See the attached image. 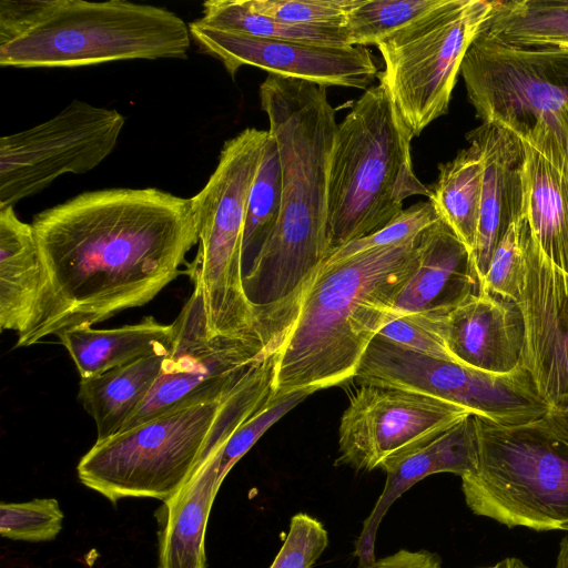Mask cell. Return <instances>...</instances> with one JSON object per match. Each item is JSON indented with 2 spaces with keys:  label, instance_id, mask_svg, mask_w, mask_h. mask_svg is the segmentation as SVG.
Instances as JSON below:
<instances>
[{
  "label": "cell",
  "instance_id": "obj_1",
  "mask_svg": "<svg viewBox=\"0 0 568 568\" xmlns=\"http://www.w3.org/2000/svg\"><path fill=\"white\" fill-rule=\"evenodd\" d=\"M41 282L16 347L152 301L199 244L192 200L155 189L81 193L31 223Z\"/></svg>",
  "mask_w": 568,
  "mask_h": 568
},
{
  "label": "cell",
  "instance_id": "obj_2",
  "mask_svg": "<svg viewBox=\"0 0 568 568\" xmlns=\"http://www.w3.org/2000/svg\"><path fill=\"white\" fill-rule=\"evenodd\" d=\"M326 88L276 74L260 85L282 178L278 221L243 276L261 325L275 307L294 301L329 254L328 169L338 123Z\"/></svg>",
  "mask_w": 568,
  "mask_h": 568
},
{
  "label": "cell",
  "instance_id": "obj_3",
  "mask_svg": "<svg viewBox=\"0 0 568 568\" xmlns=\"http://www.w3.org/2000/svg\"><path fill=\"white\" fill-rule=\"evenodd\" d=\"M419 235L314 272L291 306L292 321L277 351L275 397L317 392L355 377L418 264Z\"/></svg>",
  "mask_w": 568,
  "mask_h": 568
},
{
  "label": "cell",
  "instance_id": "obj_4",
  "mask_svg": "<svg viewBox=\"0 0 568 568\" xmlns=\"http://www.w3.org/2000/svg\"><path fill=\"white\" fill-rule=\"evenodd\" d=\"M278 347L222 398L95 442L77 466L81 484L113 505L124 498H171L207 456L273 399Z\"/></svg>",
  "mask_w": 568,
  "mask_h": 568
},
{
  "label": "cell",
  "instance_id": "obj_5",
  "mask_svg": "<svg viewBox=\"0 0 568 568\" xmlns=\"http://www.w3.org/2000/svg\"><path fill=\"white\" fill-rule=\"evenodd\" d=\"M189 24L169 9L126 0H1L0 65L74 68L185 59Z\"/></svg>",
  "mask_w": 568,
  "mask_h": 568
},
{
  "label": "cell",
  "instance_id": "obj_6",
  "mask_svg": "<svg viewBox=\"0 0 568 568\" xmlns=\"http://www.w3.org/2000/svg\"><path fill=\"white\" fill-rule=\"evenodd\" d=\"M413 138L382 81L337 124L327 185L329 253L386 226L406 199L428 197L413 170Z\"/></svg>",
  "mask_w": 568,
  "mask_h": 568
},
{
  "label": "cell",
  "instance_id": "obj_7",
  "mask_svg": "<svg viewBox=\"0 0 568 568\" xmlns=\"http://www.w3.org/2000/svg\"><path fill=\"white\" fill-rule=\"evenodd\" d=\"M267 138L268 131L248 128L227 140L209 181L191 197L199 250L184 273L201 286L209 336L268 337L242 273L247 201Z\"/></svg>",
  "mask_w": 568,
  "mask_h": 568
},
{
  "label": "cell",
  "instance_id": "obj_8",
  "mask_svg": "<svg viewBox=\"0 0 568 568\" xmlns=\"http://www.w3.org/2000/svg\"><path fill=\"white\" fill-rule=\"evenodd\" d=\"M474 418L479 463L462 477L470 510L507 527L562 529L568 524V445L542 418L521 425Z\"/></svg>",
  "mask_w": 568,
  "mask_h": 568
},
{
  "label": "cell",
  "instance_id": "obj_9",
  "mask_svg": "<svg viewBox=\"0 0 568 568\" xmlns=\"http://www.w3.org/2000/svg\"><path fill=\"white\" fill-rule=\"evenodd\" d=\"M493 7L443 0L377 44L385 64L379 81L413 136L448 112L465 54Z\"/></svg>",
  "mask_w": 568,
  "mask_h": 568
},
{
  "label": "cell",
  "instance_id": "obj_10",
  "mask_svg": "<svg viewBox=\"0 0 568 568\" xmlns=\"http://www.w3.org/2000/svg\"><path fill=\"white\" fill-rule=\"evenodd\" d=\"M354 378L443 399L499 425L528 424L550 410L525 367L493 374L417 353L378 335L367 346Z\"/></svg>",
  "mask_w": 568,
  "mask_h": 568
},
{
  "label": "cell",
  "instance_id": "obj_11",
  "mask_svg": "<svg viewBox=\"0 0 568 568\" xmlns=\"http://www.w3.org/2000/svg\"><path fill=\"white\" fill-rule=\"evenodd\" d=\"M192 283L193 292L172 323V347L162 371L121 432L162 415L222 398L285 335L286 327L272 338L261 335L209 336L202 290L197 282Z\"/></svg>",
  "mask_w": 568,
  "mask_h": 568
},
{
  "label": "cell",
  "instance_id": "obj_12",
  "mask_svg": "<svg viewBox=\"0 0 568 568\" xmlns=\"http://www.w3.org/2000/svg\"><path fill=\"white\" fill-rule=\"evenodd\" d=\"M124 116L73 100L57 115L0 139V209L48 187L57 178L98 166L115 148Z\"/></svg>",
  "mask_w": 568,
  "mask_h": 568
},
{
  "label": "cell",
  "instance_id": "obj_13",
  "mask_svg": "<svg viewBox=\"0 0 568 568\" xmlns=\"http://www.w3.org/2000/svg\"><path fill=\"white\" fill-rule=\"evenodd\" d=\"M460 74L483 123L518 133L538 118L568 115V49L518 48L476 38Z\"/></svg>",
  "mask_w": 568,
  "mask_h": 568
},
{
  "label": "cell",
  "instance_id": "obj_14",
  "mask_svg": "<svg viewBox=\"0 0 568 568\" xmlns=\"http://www.w3.org/2000/svg\"><path fill=\"white\" fill-rule=\"evenodd\" d=\"M469 415L468 409L443 399L361 384L341 418L335 465L371 471L387 458L428 442Z\"/></svg>",
  "mask_w": 568,
  "mask_h": 568
},
{
  "label": "cell",
  "instance_id": "obj_15",
  "mask_svg": "<svg viewBox=\"0 0 568 568\" xmlns=\"http://www.w3.org/2000/svg\"><path fill=\"white\" fill-rule=\"evenodd\" d=\"M189 29L201 51L217 59L232 78L242 67L252 65L268 74L365 91L379 73L366 47H322L256 38L211 28L199 19Z\"/></svg>",
  "mask_w": 568,
  "mask_h": 568
},
{
  "label": "cell",
  "instance_id": "obj_16",
  "mask_svg": "<svg viewBox=\"0 0 568 568\" xmlns=\"http://www.w3.org/2000/svg\"><path fill=\"white\" fill-rule=\"evenodd\" d=\"M516 303L525 322L524 367L551 410H568V274L544 256L532 233Z\"/></svg>",
  "mask_w": 568,
  "mask_h": 568
},
{
  "label": "cell",
  "instance_id": "obj_17",
  "mask_svg": "<svg viewBox=\"0 0 568 568\" xmlns=\"http://www.w3.org/2000/svg\"><path fill=\"white\" fill-rule=\"evenodd\" d=\"M525 154L526 219L544 256L568 274V115L538 118L518 133Z\"/></svg>",
  "mask_w": 568,
  "mask_h": 568
},
{
  "label": "cell",
  "instance_id": "obj_18",
  "mask_svg": "<svg viewBox=\"0 0 568 568\" xmlns=\"http://www.w3.org/2000/svg\"><path fill=\"white\" fill-rule=\"evenodd\" d=\"M438 328L456 363L493 374L524 367L525 322L511 300L481 292L439 317Z\"/></svg>",
  "mask_w": 568,
  "mask_h": 568
},
{
  "label": "cell",
  "instance_id": "obj_19",
  "mask_svg": "<svg viewBox=\"0 0 568 568\" xmlns=\"http://www.w3.org/2000/svg\"><path fill=\"white\" fill-rule=\"evenodd\" d=\"M478 463L479 444L473 415L428 442L384 460L378 467L386 474L384 489L355 541L354 556L359 568H367L376 560L378 527L402 494L434 474L453 473L460 477L471 474L476 471Z\"/></svg>",
  "mask_w": 568,
  "mask_h": 568
},
{
  "label": "cell",
  "instance_id": "obj_20",
  "mask_svg": "<svg viewBox=\"0 0 568 568\" xmlns=\"http://www.w3.org/2000/svg\"><path fill=\"white\" fill-rule=\"evenodd\" d=\"M483 155V193L473 253L483 282L493 253L508 229L526 216L525 154L517 135L494 124L481 123L466 134Z\"/></svg>",
  "mask_w": 568,
  "mask_h": 568
},
{
  "label": "cell",
  "instance_id": "obj_21",
  "mask_svg": "<svg viewBox=\"0 0 568 568\" xmlns=\"http://www.w3.org/2000/svg\"><path fill=\"white\" fill-rule=\"evenodd\" d=\"M418 251V264L397 294L389 322L417 313L445 316L481 293L470 251L442 219L420 233Z\"/></svg>",
  "mask_w": 568,
  "mask_h": 568
},
{
  "label": "cell",
  "instance_id": "obj_22",
  "mask_svg": "<svg viewBox=\"0 0 568 568\" xmlns=\"http://www.w3.org/2000/svg\"><path fill=\"white\" fill-rule=\"evenodd\" d=\"M215 450L179 491L163 501L156 515L161 526L158 568H206V527L221 487Z\"/></svg>",
  "mask_w": 568,
  "mask_h": 568
},
{
  "label": "cell",
  "instance_id": "obj_23",
  "mask_svg": "<svg viewBox=\"0 0 568 568\" xmlns=\"http://www.w3.org/2000/svg\"><path fill=\"white\" fill-rule=\"evenodd\" d=\"M173 324L159 323L152 316L136 324L95 329L89 325L69 328L58 335L81 379L101 375L143 356L168 352L172 347Z\"/></svg>",
  "mask_w": 568,
  "mask_h": 568
},
{
  "label": "cell",
  "instance_id": "obj_24",
  "mask_svg": "<svg viewBox=\"0 0 568 568\" xmlns=\"http://www.w3.org/2000/svg\"><path fill=\"white\" fill-rule=\"evenodd\" d=\"M41 261L31 224L13 206L0 209V327L20 334L39 293Z\"/></svg>",
  "mask_w": 568,
  "mask_h": 568
},
{
  "label": "cell",
  "instance_id": "obj_25",
  "mask_svg": "<svg viewBox=\"0 0 568 568\" xmlns=\"http://www.w3.org/2000/svg\"><path fill=\"white\" fill-rule=\"evenodd\" d=\"M169 352L150 354L101 375L80 379L78 397L95 423V442L121 432L155 383Z\"/></svg>",
  "mask_w": 568,
  "mask_h": 568
},
{
  "label": "cell",
  "instance_id": "obj_26",
  "mask_svg": "<svg viewBox=\"0 0 568 568\" xmlns=\"http://www.w3.org/2000/svg\"><path fill=\"white\" fill-rule=\"evenodd\" d=\"M476 38L518 48L568 49V0H494Z\"/></svg>",
  "mask_w": 568,
  "mask_h": 568
},
{
  "label": "cell",
  "instance_id": "obj_27",
  "mask_svg": "<svg viewBox=\"0 0 568 568\" xmlns=\"http://www.w3.org/2000/svg\"><path fill=\"white\" fill-rule=\"evenodd\" d=\"M469 145L438 165V176L428 187L439 217L470 251L476 247L483 193V155L479 146Z\"/></svg>",
  "mask_w": 568,
  "mask_h": 568
},
{
  "label": "cell",
  "instance_id": "obj_28",
  "mask_svg": "<svg viewBox=\"0 0 568 568\" xmlns=\"http://www.w3.org/2000/svg\"><path fill=\"white\" fill-rule=\"evenodd\" d=\"M203 24L235 33L322 47H348L344 27L306 26L276 20L251 10L244 0H209L203 3Z\"/></svg>",
  "mask_w": 568,
  "mask_h": 568
},
{
  "label": "cell",
  "instance_id": "obj_29",
  "mask_svg": "<svg viewBox=\"0 0 568 568\" xmlns=\"http://www.w3.org/2000/svg\"><path fill=\"white\" fill-rule=\"evenodd\" d=\"M281 191L282 178L277 144L268 132L247 201L242 244L243 276L252 266L278 221Z\"/></svg>",
  "mask_w": 568,
  "mask_h": 568
},
{
  "label": "cell",
  "instance_id": "obj_30",
  "mask_svg": "<svg viewBox=\"0 0 568 568\" xmlns=\"http://www.w3.org/2000/svg\"><path fill=\"white\" fill-rule=\"evenodd\" d=\"M443 0H363L347 17L344 28L349 44L377 45L390 34L426 14Z\"/></svg>",
  "mask_w": 568,
  "mask_h": 568
},
{
  "label": "cell",
  "instance_id": "obj_31",
  "mask_svg": "<svg viewBox=\"0 0 568 568\" xmlns=\"http://www.w3.org/2000/svg\"><path fill=\"white\" fill-rule=\"evenodd\" d=\"M531 230L525 217L514 223L496 246L481 282V292L516 302L526 274Z\"/></svg>",
  "mask_w": 568,
  "mask_h": 568
},
{
  "label": "cell",
  "instance_id": "obj_32",
  "mask_svg": "<svg viewBox=\"0 0 568 568\" xmlns=\"http://www.w3.org/2000/svg\"><path fill=\"white\" fill-rule=\"evenodd\" d=\"M63 519V511L55 498L0 504V535L11 540H53L62 530Z\"/></svg>",
  "mask_w": 568,
  "mask_h": 568
},
{
  "label": "cell",
  "instance_id": "obj_33",
  "mask_svg": "<svg viewBox=\"0 0 568 568\" xmlns=\"http://www.w3.org/2000/svg\"><path fill=\"white\" fill-rule=\"evenodd\" d=\"M439 219L430 201L418 202L404 209L383 229L332 251L321 265L336 263L362 252L404 243L419 235Z\"/></svg>",
  "mask_w": 568,
  "mask_h": 568
},
{
  "label": "cell",
  "instance_id": "obj_34",
  "mask_svg": "<svg viewBox=\"0 0 568 568\" xmlns=\"http://www.w3.org/2000/svg\"><path fill=\"white\" fill-rule=\"evenodd\" d=\"M260 14L290 23L344 27L363 0H244Z\"/></svg>",
  "mask_w": 568,
  "mask_h": 568
},
{
  "label": "cell",
  "instance_id": "obj_35",
  "mask_svg": "<svg viewBox=\"0 0 568 568\" xmlns=\"http://www.w3.org/2000/svg\"><path fill=\"white\" fill-rule=\"evenodd\" d=\"M328 545V534L315 517L300 513L270 568H312Z\"/></svg>",
  "mask_w": 568,
  "mask_h": 568
},
{
  "label": "cell",
  "instance_id": "obj_36",
  "mask_svg": "<svg viewBox=\"0 0 568 568\" xmlns=\"http://www.w3.org/2000/svg\"><path fill=\"white\" fill-rule=\"evenodd\" d=\"M439 317L425 313L399 316L387 323L377 335L417 353L453 361L439 333Z\"/></svg>",
  "mask_w": 568,
  "mask_h": 568
},
{
  "label": "cell",
  "instance_id": "obj_37",
  "mask_svg": "<svg viewBox=\"0 0 568 568\" xmlns=\"http://www.w3.org/2000/svg\"><path fill=\"white\" fill-rule=\"evenodd\" d=\"M367 568H443L440 557L427 550H406L376 559Z\"/></svg>",
  "mask_w": 568,
  "mask_h": 568
},
{
  "label": "cell",
  "instance_id": "obj_38",
  "mask_svg": "<svg viewBox=\"0 0 568 568\" xmlns=\"http://www.w3.org/2000/svg\"><path fill=\"white\" fill-rule=\"evenodd\" d=\"M542 422L549 432L559 440L568 445V410H549Z\"/></svg>",
  "mask_w": 568,
  "mask_h": 568
},
{
  "label": "cell",
  "instance_id": "obj_39",
  "mask_svg": "<svg viewBox=\"0 0 568 568\" xmlns=\"http://www.w3.org/2000/svg\"><path fill=\"white\" fill-rule=\"evenodd\" d=\"M555 568H568V537H565L559 545Z\"/></svg>",
  "mask_w": 568,
  "mask_h": 568
},
{
  "label": "cell",
  "instance_id": "obj_40",
  "mask_svg": "<svg viewBox=\"0 0 568 568\" xmlns=\"http://www.w3.org/2000/svg\"><path fill=\"white\" fill-rule=\"evenodd\" d=\"M485 568H528V566L518 558H505L497 564Z\"/></svg>",
  "mask_w": 568,
  "mask_h": 568
},
{
  "label": "cell",
  "instance_id": "obj_41",
  "mask_svg": "<svg viewBox=\"0 0 568 568\" xmlns=\"http://www.w3.org/2000/svg\"><path fill=\"white\" fill-rule=\"evenodd\" d=\"M562 530L568 531V524H566V525L562 527Z\"/></svg>",
  "mask_w": 568,
  "mask_h": 568
}]
</instances>
